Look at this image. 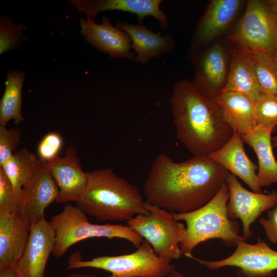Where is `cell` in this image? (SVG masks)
Here are the masks:
<instances>
[{
  "instance_id": "cell-16",
  "label": "cell",
  "mask_w": 277,
  "mask_h": 277,
  "mask_svg": "<svg viewBox=\"0 0 277 277\" xmlns=\"http://www.w3.org/2000/svg\"><path fill=\"white\" fill-rule=\"evenodd\" d=\"M244 143L242 137L233 132L223 146L209 154L208 156L241 179L252 191L261 193L256 172L258 167L247 156Z\"/></svg>"
},
{
  "instance_id": "cell-33",
  "label": "cell",
  "mask_w": 277,
  "mask_h": 277,
  "mask_svg": "<svg viewBox=\"0 0 277 277\" xmlns=\"http://www.w3.org/2000/svg\"><path fill=\"white\" fill-rule=\"evenodd\" d=\"M0 277H19L15 266L7 267L0 269Z\"/></svg>"
},
{
  "instance_id": "cell-1",
  "label": "cell",
  "mask_w": 277,
  "mask_h": 277,
  "mask_svg": "<svg viewBox=\"0 0 277 277\" xmlns=\"http://www.w3.org/2000/svg\"><path fill=\"white\" fill-rule=\"evenodd\" d=\"M229 172L208 155L175 162L160 153L143 186L145 202L172 213L194 211L214 197Z\"/></svg>"
},
{
  "instance_id": "cell-34",
  "label": "cell",
  "mask_w": 277,
  "mask_h": 277,
  "mask_svg": "<svg viewBox=\"0 0 277 277\" xmlns=\"http://www.w3.org/2000/svg\"><path fill=\"white\" fill-rule=\"evenodd\" d=\"M267 2L271 11L277 16V0H269Z\"/></svg>"
},
{
  "instance_id": "cell-25",
  "label": "cell",
  "mask_w": 277,
  "mask_h": 277,
  "mask_svg": "<svg viewBox=\"0 0 277 277\" xmlns=\"http://www.w3.org/2000/svg\"><path fill=\"white\" fill-rule=\"evenodd\" d=\"M40 159L27 148L16 151L0 168L17 189H22L32 176Z\"/></svg>"
},
{
  "instance_id": "cell-11",
  "label": "cell",
  "mask_w": 277,
  "mask_h": 277,
  "mask_svg": "<svg viewBox=\"0 0 277 277\" xmlns=\"http://www.w3.org/2000/svg\"><path fill=\"white\" fill-rule=\"evenodd\" d=\"M47 164L58 188L56 202L67 204L80 201L86 189L88 177L81 168L75 147H69L64 156L58 155Z\"/></svg>"
},
{
  "instance_id": "cell-4",
  "label": "cell",
  "mask_w": 277,
  "mask_h": 277,
  "mask_svg": "<svg viewBox=\"0 0 277 277\" xmlns=\"http://www.w3.org/2000/svg\"><path fill=\"white\" fill-rule=\"evenodd\" d=\"M229 197L226 182L214 197L200 208L185 213L170 212L175 220L184 221L186 224L180 244L183 254H190L199 244L210 239H220L226 246L232 247L246 241L240 235L239 223L228 215Z\"/></svg>"
},
{
  "instance_id": "cell-9",
  "label": "cell",
  "mask_w": 277,
  "mask_h": 277,
  "mask_svg": "<svg viewBox=\"0 0 277 277\" xmlns=\"http://www.w3.org/2000/svg\"><path fill=\"white\" fill-rule=\"evenodd\" d=\"M186 256L211 270L227 266L238 267V277H271L273 271L277 270V251L271 249L259 238L255 244L240 241L235 251L221 260H203L191 254Z\"/></svg>"
},
{
  "instance_id": "cell-18",
  "label": "cell",
  "mask_w": 277,
  "mask_h": 277,
  "mask_svg": "<svg viewBox=\"0 0 277 277\" xmlns=\"http://www.w3.org/2000/svg\"><path fill=\"white\" fill-rule=\"evenodd\" d=\"M31 226L23 213L0 215V269L16 265L27 245Z\"/></svg>"
},
{
  "instance_id": "cell-26",
  "label": "cell",
  "mask_w": 277,
  "mask_h": 277,
  "mask_svg": "<svg viewBox=\"0 0 277 277\" xmlns=\"http://www.w3.org/2000/svg\"><path fill=\"white\" fill-rule=\"evenodd\" d=\"M246 52L263 93L277 95V62L273 55Z\"/></svg>"
},
{
  "instance_id": "cell-3",
  "label": "cell",
  "mask_w": 277,
  "mask_h": 277,
  "mask_svg": "<svg viewBox=\"0 0 277 277\" xmlns=\"http://www.w3.org/2000/svg\"><path fill=\"white\" fill-rule=\"evenodd\" d=\"M86 189L77 204L85 214L100 221H128L135 215L147 214L138 189L109 168L87 172Z\"/></svg>"
},
{
  "instance_id": "cell-38",
  "label": "cell",
  "mask_w": 277,
  "mask_h": 277,
  "mask_svg": "<svg viewBox=\"0 0 277 277\" xmlns=\"http://www.w3.org/2000/svg\"><path fill=\"white\" fill-rule=\"evenodd\" d=\"M273 56H274V58H275V60H276V61L277 62V48H276V50H275V52L274 53Z\"/></svg>"
},
{
  "instance_id": "cell-8",
  "label": "cell",
  "mask_w": 277,
  "mask_h": 277,
  "mask_svg": "<svg viewBox=\"0 0 277 277\" xmlns=\"http://www.w3.org/2000/svg\"><path fill=\"white\" fill-rule=\"evenodd\" d=\"M146 203L149 213L135 215L127 225L147 241L159 256L171 261L180 259L183 253L180 244L186 227L170 212Z\"/></svg>"
},
{
  "instance_id": "cell-31",
  "label": "cell",
  "mask_w": 277,
  "mask_h": 277,
  "mask_svg": "<svg viewBox=\"0 0 277 277\" xmlns=\"http://www.w3.org/2000/svg\"><path fill=\"white\" fill-rule=\"evenodd\" d=\"M63 138L57 132H50L44 136L37 146L39 158L49 162L58 156L63 146Z\"/></svg>"
},
{
  "instance_id": "cell-27",
  "label": "cell",
  "mask_w": 277,
  "mask_h": 277,
  "mask_svg": "<svg viewBox=\"0 0 277 277\" xmlns=\"http://www.w3.org/2000/svg\"><path fill=\"white\" fill-rule=\"evenodd\" d=\"M27 202L24 189L15 187L0 168V215L23 213Z\"/></svg>"
},
{
  "instance_id": "cell-14",
  "label": "cell",
  "mask_w": 277,
  "mask_h": 277,
  "mask_svg": "<svg viewBox=\"0 0 277 277\" xmlns=\"http://www.w3.org/2000/svg\"><path fill=\"white\" fill-rule=\"evenodd\" d=\"M78 12L93 18L99 13L108 10H119L136 14L138 23L151 16L159 22L161 28H168V17L160 8L162 0H69Z\"/></svg>"
},
{
  "instance_id": "cell-5",
  "label": "cell",
  "mask_w": 277,
  "mask_h": 277,
  "mask_svg": "<svg viewBox=\"0 0 277 277\" xmlns=\"http://www.w3.org/2000/svg\"><path fill=\"white\" fill-rule=\"evenodd\" d=\"M55 234L52 255L61 258L68 249L82 240L93 238H120L128 240L136 248L144 239L127 225L92 224L77 206L66 204L62 211L49 221Z\"/></svg>"
},
{
  "instance_id": "cell-6",
  "label": "cell",
  "mask_w": 277,
  "mask_h": 277,
  "mask_svg": "<svg viewBox=\"0 0 277 277\" xmlns=\"http://www.w3.org/2000/svg\"><path fill=\"white\" fill-rule=\"evenodd\" d=\"M94 268L110 272L107 277H165L175 270L171 260L162 258L144 239L141 246L131 253L117 256H101L83 261L79 251L70 255L68 269Z\"/></svg>"
},
{
  "instance_id": "cell-20",
  "label": "cell",
  "mask_w": 277,
  "mask_h": 277,
  "mask_svg": "<svg viewBox=\"0 0 277 277\" xmlns=\"http://www.w3.org/2000/svg\"><path fill=\"white\" fill-rule=\"evenodd\" d=\"M243 3L241 0L210 1L197 27V41L205 43L224 33L234 20Z\"/></svg>"
},
{
  "instance_id": "cell-12",
  "label": "cell",
  "mask_w": 277,
  "mask_h": 277,
  "mask_svg": "<svg viewBox=\"0 0 277 277\" xmlns=\"http://www.w3.org/2000/svg\"><path fill=\"white\" fill-rule=\"evenodd\" d=\"M80 34L85 41L101 52L117 58L133 60L135 54L131 51V41L124 31L113 26L110 18L104 16L101 25L96 24L93 18L82 17L80 21Z\"/></svg>"
},
{
  "instance_id": "cell-29",
  "label": "cell",
  "mask_w": 277,
  "mask_h": 277,
  "mask_svg": "<svg viewBox=\"0 0 277 277\" xmlns=\"http://www.w3.org/2000/svg\"><path fill=\"white\" fill-rule=\"evenodd\" d=\"M257 125L277 126V95L263 94L255 101Z\"/></svg>"
},
{
  "instance_id": "cell-10",
  "label": "cell",
  "mask_w": 277,
  "mask_h": 277,
  "mask_svg": "<svg viewBox=\"0 0 277 277\" xmlns=\"http://www.w3.org/2000/svg\"><path fill=\"white\" fill-rule=\"evenodd\" d=\"M226 182L229 191L228 215L231 220L240 219L243 225L242 236L247 240L252 235L251 225L262 212L277 205V192L264 194L249 191L230 172Z\"/></svg>"
},
{
  "instance_id": "cell-30",
  "label": "cell",
  "mask_w": 277,
  "mask_h": 277,
  "mask_svg": "<svg viewBox=\"0 0 277 277\" xmlns=\"http://www.w3.org/2000/svg\"><path fill=\"white\" fill-rule=\"evenodd\" d=\"M21 129H8L6 126L0 125V166L9 160L16 152L20 143Z\"/></svg>"
},
{
  "instance_id": "cell-13",
  "label": "cell",
  "mask_w": 277,
  "mask_h": 277,
  "mask_svg": "<svg viewBox=\"0 0 277 277\" xmlns=\"http://www.w3.org/2000/svg\"><path fill=\"white\" fill-rule=\"evenodd\" d=\"M55 242L54 230L44 219L31 225L25 250L16 265L19 277H44Z\"/></svg>"
},
{
  "instance_id": "cell-22",
  "label": "cell",
  "mask_w": 277,
  "mask_h": 277,
  "mask_svg": "<svg viewBox=\"0 0 277 277\" xmlns=\"http://www.w3.org/2000/svg\"><path fill=\"white\" fill-rule=\"evenodd\" d=\"M274 128L258 124L249 133L242 137L257 156V176L261 188L277 183V161L272 151L271 137Z\"/></svg>"
},
{
  "instance_id": "cell-28",
  "label": "cell",
  "mask_w": 277,
  "mask_h": 277,
  "mask_svg": "<svg viewBox=\"0 0 277 277\" xmlns=\"http://www.w3.org/2000/svg\"><path fill=\"white\" fill-rule=\"evenodd\" d=\"M27 29L22 23L16 24L13 19L0 17V54L16 48L25 39L23 32Z\"/></svg>"
},
{
  "instance_id": "cell-19",
  "label": "cell",
  "mask_w": 277,
  "mask_h": 277,
  "mask_svg": "<svg viewBox=\"0 0 277 277\" xmlns=\"http://www.w3.org/2000/svg\"><path fill=\"white\" fill-rule=\"evenodd\" d=\"M115 26L129 36L132 49L134 51L133 61L137 63L145 64L152 58L168 54L174 48V39L171 34L161 35V32L154 33L143 23L133 24L118 21Z\"/></svg>"
},
{
  "instance_id": "cell-35",
  "label": "cell",
  "mask_w": 277,
  "mask_h": 277,
  "mask_svg": "<svg viewBox=\"0 0 277 277\" xmlns=\"http://www.w3.org/2000/svg\"><path fill=\"white\" fill-rule=\"evenodd\" d=\"M64 277H96L94 274L88 273H74Z\"/></svg>"
},
{
  "instance_id": "cell-32",
  "label": "cell",
  "mask_w": 277,
  "mask_h": 277,
  "mask_svg": "<svg viewBox=\"0 0 277 277\" xmlns=\"http://www.w3.org/2000/svg\"><path fill=\"white\" fill-rule=\"evenodd\" d=\"M259 222L263 227L268 240L272 243H277V205L267 211V218L262 217Z\"/></svg>"
},
{
  "instance_id": "cell-21",
  "label": "cell",
  "mask_w": 277,
  "mask_h": 277,
  "mask_svg": "<svg viewBox=\"0 0 277 277\" xmlns=\"http://www.w3.org/2000/svg\"><path fill=\"white\" fill-rule=\"evenodd\" d=\"M216 100L222 109L224 121L233 132L243 137L256 126L254 101L233 92L222 93Z\"/></svg>"
},
{
  "instance_id": "cell-2",
  "label": "cell",
  "mask_w": 277,
  "mask_h": 277,
  "mask_svg": "<svg viewBox=\"0 0 277 277\" xmlns=\"http://www.w3.org/2000/svg\"><path fill=\"white\" fill-rule=\"evenodd\" d=\"M170 105L177 137L193 156L208 155L233 134L216 99L187 80L175 84Z\"/></svg>"
},
{
  "instance_id": "cell-23",
  "label": "cell",
  "mask_w": 277,
  "mask_h": 277,
  "mask_svg": "<svg viewBox=\"0 0 277 277\" xmlns=\"http://www.w3.org/2000/svg\"><path fill=\"white\" fill-rule=\"evenodd\" d=\"M228 92L243 94L254 101L263 94L245 51L238 49L232 52L229 69L222 93Z\"/></svg>"
},
{
  "instance_id": "cell-17",
  "label": "cell",
  "mask_w": 277,
  "mask_h": 277,
  "mask_svg": "<svg viewBox=\"0 0 277 277\" xmlns=\"http://www.w3.org/2000/svg\"><path fill=\"white\" fill-rule=\"evenodd\" d=\"M195 77L192 83L203 93L216 99L225 85L227 75V54L223 47L216 44L195 62Z\"/></svg>"
},
{
  "instance_id": "cell-24",
  "label": "cell",
  "mask_w": 277,
  "mask_h": 277,
  "mask_svg": "<svg viewBox=\"0 0 277 277\" xmlns=\"http://www.w3.org/2000/svg\"><path fill=\"white\" fill-rule=\"evenodd\" d=\"M26 74L19 70L12 69L6 74L5 89L0 100V125L7 126L10 120L16 125L23 122L22 114V87Z\"/></svg>"
},
{
  "instance_id": "cell-15",
  "label": "cell",
  "mask_w": 277,
  "mask_h": 277,
  "mask_svg": "<svg viewBox=\"0 0 277 277\" xmlns=\"http://www.w3.org/2000/svg\"><path fill=\"white\" fill-rule=\"evenodd\" d=\"M27 195L23 213L34 224L45 219V210L56 202L58 188L47 167V162L40 161L32 176L23 188Z\"/></svg>"
},
{
  "instance_id": "cell-37",
  "label": "cell",
  "mask_w": 277,
  "mask_h": 277,
  "mask_svg": "<svg viewBox=\"0 0 277 277\" xmlns=\"http://www.w3.org/2000/svg\"><path fill=\"white\" fill-rule=\"evenodd\" d=\"M272 145L273 148L277 147V135L272 137Z\"/></svg>"
},
{
  "instance_id": "cell-36",
  "label": "cell",
  "mask_w": 277,
  "mask_h": 277,
  "mask_svg": "<svg viewBox=\"0 0 277 277\" xmlns=\"http://www.w3.org/2000/svg\"><path fill=\"white\" fill-rule=\"evenodd\" d=\"M169 277H184V275L180 272L174 270L169 275Z\"/></svg>"
},
{
  "instance_id": "cell-7",
  "label": "cell",
  "mask_w": 277,
  "mask_h": 277,
  "mask_svg": "<svg viewBox=\"0 0 277 277\" xmlns=\"http://www.w3.org/2000/svg\"><path fill=\"white\" fill-rule=\"evenodd\" d=\"M228 38L239 50L273 55L277 48V16L267 1H248L242 17Z\"/></svg>"
}]
</instances>
